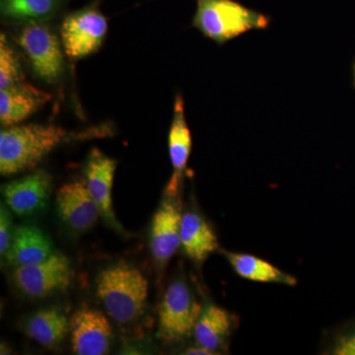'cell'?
I'll use <instances>...</instances> for the list:
<instances>
[{
    "label": "cell",
    "mask_w": 355,
    "mask_h": 355,
    "mask_svg": "<svg viewBox=\"0 0 355 355\" xmlns=\"http://www.w3.org/2000/svg\"><path fill=\"white\" fill-rule=\"evenodd\" d=\"M97 130L74 133L55 125L6 127L0 132V173L11 176L32 170L55 147L74 139H90Z\"/></svg>",
    "instance_id": "6da1fadb"
},
{
    "label": "cell",
    "mask_w": 355,
    "mask_h": 355,
    "mask_svg": "<svg viewBox=\"0 0 355 355\" xmlns=\"http://www.w3.org/2000/svg\"><path fill=\"white\" fill-rule=\"evenodd\" d=\"M96 291L112 319L132 323L146 309L148 280L139 268L121 261L101 270L96 279Z\"/></svg>",
    "instance_id": "7a4b0ae2"
},
{
    "label": "cell",
    "mask_w": 355,
    "mask_h": 355,
    "mask_svg": "<svg viewBox=\"0 0 355 355\" xmlns=\"http://www.w3.org/2000/svg\"><path fill=\"white\" fill-rule=\"evenodd\" d=\"M193 26L221 44L252 30L266 29L270 18L234 0H197Z\"/></svg>",
    "instance_id": "3957f363"
},
{
    "label": "cell",
    "mask_w": 355,
    "mask_h": 355,
    "mask_svg": "<svg viewBox=\"0 0 355 355\" xmlns=\"http://www.w3.org/2000/svg\"><path fill=\"white\" fill-rule=\"evenodd\" d=\"M202 309L190 286L183 280H175L168 286L161 302L158 338L167 343L186 340L193 334Z\"/></svg>",
    "instance_id": "277c9868"
},
{
    "label": "cell",
    "mask_w": 355,
    "mask_h": 355,
    "mask_svg": "<svg viewBox=\"0 0 355 355\" xmlns=\"http://www.w3.org/2000/svg\"><path fill=\"white\" fill-rule=\"evenodd\" d=\"M71 263L67 256L55 252L46 260L27 266H18L12 279L18 291L30 298H46L64 291L71 282Z\"/></svg>",
    "instance_id": "5b68a950"
},
{
    "label": "cell",
    "mask_w": 355,
    "mask_h": 355,
    "mask_svg": "<svg viewBox=\"0 0 355 355\" xmlns=\"http://www.w3.org/2000/svg\"><path fill=\"white\" fill-rule=\"evenodd\" d=\"M17 42L29 58L34 73L46 83H57L64 67L58 37L41 23H32L23 28Z\"/></svg>",
    "instance_id": "8992f818"
},
{
    "label": "cell",
    "mask_w": 355,
    "mask_h": 355,
    "mask_svg": "<svg viewBox=\"0 0 355 355\" xmlns=\"http://www.w3.org/2000/svg\"><path fill=\"white\" fill-rule=\"evenodd\" d=\"M107 31L106 17L94 7L70 14L60 29L65 53L74 60L87 57L102 46Z\"/></svg>",
    "instance_id": "52a82bcc"
},
{
    "label": "cell",
    "mask_w": 355,
    "mask_h": 355,
    "mask_svg": "<svg viewBox=\"0 0 355 355\" xmlns=\"http://www.w3.org/2000/svg\"><path fill=\"white\" fill-rule=\"evenodd\" d=\"M70 343L77 355H103L111 347L113 329L101 312L83 305L69 319Z\"/></svg>",
    "instance_id": "ba28073f"
},
{
    "label": "cell",
    "mask_w": 355,
    "mask_h": 355,
    "mask_svg": "<svg viewBox=\"0 0 355 355\" xmlns=\"http://www.w3.org/2000/svg\"><path fill=\"white\" fill-rule=\"evenodd\" d=\"M55 202L60 218L67 227L76 232H85L92 228L101 216L85 179L74 180L62 184L58 191Z\"/></svg>",
    "instance_id": "9c48e42d"
},
{
    "label": "cell",
    "mask_w": 355,
    "mask_h": 355,
    "mask_svg": "<svg viewBox=\"0 0 355 355\" xmlns=\"http://www.w3.org/2000/svg\"><path fill=\"white\" fill-rule=\"evenodd\" d=\"M51 178L43 169L14 180L2 188L7 207L19 216H30L43 211L48 205Z\"/></svg>",
    "instance_id": "30bf717a"
},
{
    "label": "cell",
    "mask_w": 355,
    "mask_h": 355,
    "mask_svg": "<svg viewBox=\"0 0 355 355\" xmlns=\"http://www.w3.org/2000/svg\"><path fill=\"white\" fill-rule=\"evenodd\" d=\"M116 162L100 149L93 148L84 164L86 184L91 196L94 198L101 211V216L116 230L121 231V226L116 221L113 209V189Z\"/></svg>",
    "instance_id": "8fae6325"
},
{
    "label": "cell",
    "mask_w": 355,
    "mask_h": 355,
    "mask_svg": "<svg viewBox=\"0 0 355 355\" xmlns=\"http://www.w3.org/2000/svg\"><path fill=\"white\" fill-rule=\"evenodd\" d=\"M177 198L165 197L151 224V253L154 260L161 265L167 263L181 246L180 232L183 214Z\"/></svg>",
    "instance_id": "7c38bea8"
},
{
    "label": "cell",
    "mask_w": 355,
    "mask_h": 355,
    "mask_svg": "<svg viewBox=\"0 0 355 355\" xmlns=\"http://www.w3.org/2000/svg\"><path fill=\"white\" fill-rule=\"evenodd\" d=\"M170 160L173 168L172 176L164 191L165 197L177 198L184 173L188 165L191 149V135L186 116L183 98L180 94L175 98L174 114L169 137Z\"/></svg>",
    "instance_id": "4fadbf2b"
},
{
    "label": "cell",
    "mask_w": 355,
    "mask_h": 355,
    "mask_svg": "<svg viewBox=\"0 0 355 355\" xmlns=\"http://www.w3.org/2000/svg\"><path fill=\"white\" fill-rule=\"evenodd\" d=\"M49 93L22 83L0 90V121L4 127L17 125L50 101Z\"/></svg>",
    "instance_id": "5bb4252c"
},
{
    "label": "cell",
    "mask_w": 355,
    "mask_h": 355,
    "mask_svg": "<svg viewBox=\"0 0 355 355\" xmlns=\"http://www.w3.org/2000/svg\"><path fill=\"white\" fill-rule=\"evenodd\" d=\"M55 253L53 244L41 229L24 225L15 228L12 241L6 256L11 266H27L41 263Z\"/></svg>",
    "instance_id": "9a60e30c"
},
{
    "label": "cell",
    "mask_w": 355,
    "mask_h": 355,
    "mask_svg": "<svg viewBox=\"0 0 355 355\" xmlns=\"http://www.w3.org/2000/svg\"><path fill=\"white\" fill-rule=\"evenodd\" d=\"M180 236L184 253L195 263H203L210 254L218 249L216 233L209 222L198 212H184Z\"/></svg>",
    "instance_id": "2e32d148"
},
{
    "label": "cell",
    "mask_w": 355,
    "mask_h": 355,
    "mask_svg": "<svg viewBox=\"0 0 355 355\" xmlns=\"http://www.w3.org/2000/svg\"><path fill=\"white\" fill-rule=\"evenodd\" d=\"M25 331L34 342L46 347L57 349L69 333V320L58 308L37 311L26 320Z\"/></svg>",
    "instance_id": "e0dca14e"
},
{
    "label": "cell",
    "mask_w": 355,
    "mask_h": 355,
    "mask_svg": "<svg viewBox=\"0 0 355 355\" xmlns=\"http://www.w3.org/2000/svg\"><path fill=\"white\" fill-rule=\"evenodd\" d=\"M232 326L233 316L227 310L209 303L203 306L193 336L197 345L214 352L225 343Z\"/></svg>",
    "instance_id": "ac0fdd59"
},
{
    "label": "cell",
    "mask_w": 355,
    "mask_h": 355,
    "mask_svg": "<svg viewBox=\"0 0 355 355\" xmlns=\"http://www.w3.org/2000/svg\"><path fill=\"white\" fill-rule=\"evenodd\" d=\"M239 277L251 282L295 286L297 279L263 259L244 253H224Z\"/></svg>",
    "instance_id": "d6986e66"
},
{
    "label": "cell",
    "mask_w": 355,
    "mask_h": 355,
    "mask_svg": "<svg viewBox=\"0 0 355 355\" xmlns=\"http://www.w3.org/2000/svg\"><path fill=\"white\" fill-rule=\"evenodd\" d=\"M64 0H1L2 17L14 22L42 23L60 10Z\"/></svg>",
    "instance_id": "ffe728a7"
},
{
    "label": "cell",
    "mask_w": 355,
    "mask_h": 355,
    "mask_svg": "<svg viewBox=\"0 0 355 355\" xmlns=\"http://www.w3.org/2000/svg\"><path fill=\"white\" fill-rule=\"evenodd\" d=\"M24 83L19 58L9 44L6 35L0 37V89Z\"/></svg>",
    "instance_id": "44dd1931"
},
{
    "label": "cell",
    "mask_w": 355,
    "mask_h": 355,
    "mask_svg": "<svg viewBox=\"0 0 355 355\" xmlns=\"http://www.w3.org/2000/svg\"><path fill=\"white\" fill-rule=\"evenodd\" d=\"M15 228L13 227L12 217L10 212L1 203L0 207V254L6 258L14 235Z\"/></svg>",
    "instance_id": "7402d4cb"
},
{
    "label": "cell",
    "mask_w": 355,
    "mask_h": 355,
    "mask_svg": "<svg viewBox=\"0 0 355 355\" xmlns=\"http://www.w3.org/2000/svg\"><path fill=\"white\" fill-rule=\"evenodd\" d=\"M331 354L336 355H355V329L340 336L334 345Z\"/></svg>",
    "instance_id": "603a6c76"
},
{
    "label": "cell",
    "mask_w": 355,
    "mask_h": 355,
    "mask_svg": "<svg viewBox=\"0 0 355 355\" xmlns=\"http://www.w3.org/2000/svg\"><path fill=\"white\" fill-rule=\"evenodd\" d=\"M184 354H190V355H212L216 354V352H211V350L205 349V347H200V345H198V347H190L186 350Z\"/></svg>",
    "instance_id": "cb8c5ba5"
},
{
    "label": "cell",
    "mask_w": 355,
    "mask_h": 355,
    "mask_svg": "<svg viewBox=\"0 0 355 355\" xmlns=\"http://www.w3.org/2000/svg\"><path fill=\"white\" fill-rule=\"evenodd\" d=\"M354 86H355V62L354 64Z\"/></svg>",
    "instance_id": "d4e9b609"
}]
</instances>
